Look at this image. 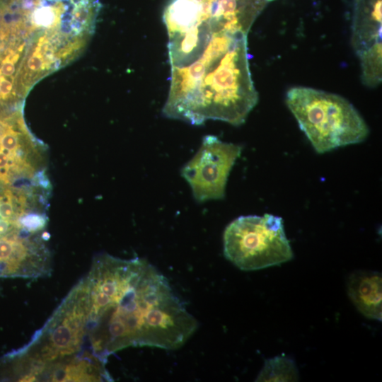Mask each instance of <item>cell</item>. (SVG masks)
<instances>
[{"label": "cell", "mask_w": 382, "mask_h": 382, "mask_svg": "<svg viewBox=\"0 0 382 382\" xmlns=\"http://www.w3.org/2000/svg\"><path fill=\"white\" fill-rule=\"evenodd\" d=\"M299 372L294 361L284 356L265 361L256 381H297Z\"/></svg>", "instance_id": "obj_8"}, {"label": "cell", "mask_w": 382, "mask_h": 382, "mask_svg": "<svg viewBox=\"0 0 382 382\" xmlns=\"http://www.w3.org/2000/svg\"><path fill=\"white\" fill-rule=\"evenodd\" d=\"M288 108L313 147L323 154L363 141L369 128L355 108L340 96L308 87H294Z\"/></svg>", "instance_id": "obj_3"}, {"label": "cell", "mask_w": 382, "mask_h": 382, "mask_svg": "<svg viewBox=\"0 0 382 382\" xmlns=\"http://www.w3.org/2000/svg\"><path fill=\"white\" fill-rule=\"evenodd\" d=\"M83 279L88 347L104 361L130 347L178 349L197 328L166 277L145 259L100 254Z\"/></svg>", "instance_id": "obj_1"}, {"label": "cell", "mask_w": 382, "mask_h": 382, "mask_svg": "<svg viewBox=\"0 0 382 382\" xmlns=\"http://www.w3.org/2000/svg\"><path fill=\"white\" fill-rule=\"evenodd\" d=\"M223 240L224 256L241 270L279 265L294 257L283 219L270 214L239 216L226 227Z\"/></svg>", "instance_id": "obj_4"}, {"label": "cell", "mask_w": 382, "mask_h": 382, "mask_svg": "<svg viewBox=\"0 0 382 382\" xmlns=\"http://www.w3.org/2000/svg\"><path fill=\"white\" fill-rule=\"evenodd\" d=\"M242 147L207 135L195 155L181 169L198 202L221 199L225 196L228 177Z\"/></svg>", "instance_id": "obj_5"}, {"label": "cell", "mask_w": 382, "mask_h": 382, "mask_svg": "<svg viewBox=\"0 0 382 382\" xmlns=\"http://www.w3.org/2000/svg\"><path fill=\"white\" fill-rule=\"evenodd\" d=\"M351 44L358 57L382 48L381 0H355Z\"/></svg>", "instance_id": "obj_6"}, {"label": "cell", "mask_w": 382, "mask_h": 382, "mask_svg": "<svg viewBox=\"0 0 382 382\" xmlns=\"http://www.w3.org/2000/svg\"><path fill=\"white\" fill-rule=\"evenodd\" d=\"M267 1H273V0H266Z\"/></svg>", "instance_id": "obj_9"}, {"label": "cell", "mask_w": 382, "mask_h": 382, "mask_svg": "<svg viewBox=\"0 0 382 382\" xmlns=\"http://www.w3.org/2000/svg\"><path fill=\"white\" fill-rule=\"evenodd\" d=\"M88 322V294L81 279L30 342L9 356L20 361L18 381H44L56 367L91 351L87 343Z\"/></svg>", "instance_id": "obj_2"}, {"label": "cell", "mask_w": 382, "mask_h": 382, "mask_svg": "<svg viewBox=\"0 0 382 382\" xmlns=\"http://www.w3.org/2000/svg\"><path fill=\"white\" fill-rule=\"evenodd\" d=\"M347 294L365 317L381 321L382 278L375 271L358 270L347 279Z\"/></svg>", "instance_id": "obj_7"}]
</instances>
